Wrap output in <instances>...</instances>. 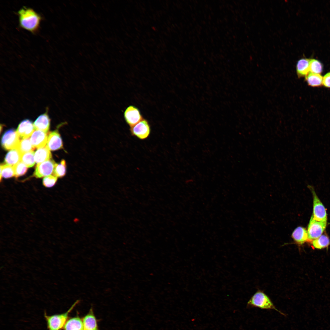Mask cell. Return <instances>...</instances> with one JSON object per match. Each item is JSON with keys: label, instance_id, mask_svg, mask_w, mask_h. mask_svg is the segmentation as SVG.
<instances>
[{"label": "cell", "instance_id": "1", "mask_svg": "<svg viewBox=\"0 0 330 330\" xmlns=\"http://www.w3.org/2000/svg\"><path fill=\"white\" fill-rule=\"evenodd\" d=\"M20 27L32 33L38 29L42 20L41 16L34 10L24 7L18 12Z\"/></svg>", "mask_w": 330, "mask_h": 330}, {"label": "cell", "instance_id": "2", "mask_svg": "<svg viewBox=\"0 0 330 330\" xmlns=\"http://www.w3.org/2000/svg\"><path fill=\"white\" fill-rule=\"evenodd\" d=\"M248 308H258L262 309L273 310L281 315L286 316L283 312L277 308L269 297L263 292L258 290L251 298L247 303Z\"/></svg>", "mask_w": 330, "mask_h": 330}, {"label": "cell", "instance_id": "3", "mask_svg": "<svg viewBox=\"0 0 330 330\" xmlns=\"http://www.w3.org/2000/svg\"><path fill=\"white\" fill-rule=\"evenodd\" d=\"M79 301V300H77L75 302L69 309L64 313L48 316L45 313L44 317L49 330H61L64 327L67 321L69 314Z\"/></svg>", "mask_w": 330, "mask_h": 330}, {"label": "cell", "instance_id": "4", "mask_svg": "<svg viewBox=\"0 0 330 330\" xmlns=\"http://www.w3.org/2000/svg\"><path fill=\"white\" fill-rule=\"evenodd\" d=\"M308 187L311 191L313 196L312 216L314 219L317 221L327 222V216L324 207L317 196L313 187L311 185H308Z\"/></svg>", "mask_w": 330, "mask_h": 330}, {"label": "cell", "instance_id": "5", "mask_svg": "<svg viewBox=\"0 0 330 330\" xmlns=\"http://www.w3.org/2000/svg\"><path fill=\"white\" fill-rule=\"evenodd\" d=\"M326 222L317 221L312 216L308 224L307 229L308 240L313 241L321 236L326 227Z\"/></svg>", "mask_w": 330, "mask_h": 330}, {"label": "cell", "instance_id": "6", "mask_svg": "<svg viewBox=\"0 0 330 330\" xmlns=\"http://www.w3.org/2000/svg\"><path fill=\"white\" fill-rule=\"evenodd\" d=\"M130 131L132 135L141 140L146 139L149 136L150 126L148 121L143 118L135 125L130 127Z\"/></svg>", "mask_w": 330, "mask_h": 330}, {"label": "cell", "instance_id": "7", "mask_svg": "<svg viewBox=\"0 0 330 330\" xmlns=\"http://www.w3.org/2000/svg\"><path fill=\"white\" fill-rule=\"evenodd\" d=\"M20 139L16 131L12 129L9 130L3 136L2 145L3 148L7 150L16 149L20 142Z\"/></svg>", "mask_w": 330, "mask_h": 330}, {"label": "cell", "instance_id": "8", "mask_svg": "<svg viewBox=\"0 0 330 330\" xmlns=\"http://www.w3.org/2000/svg\"><path fill=\"white\" fill-rule=\"evenodd\" d=\"M57 163L51 159L37 165L33 176L41 178L53 174Z\"/></svg>", "mask_w": 330, "mask_h": 330}, {"label": "cell", "instance_id": "9", "mask_svg": "<svg viewBox=\"0 0 330 330\" xmlns=\"http://www.w3.org/2000/svg\"><path fill=\"white\" fill-rule=\"evenodd\" d=\"M123 115L126 122L130 127L135 125L143 119L138 108L132 105L126 108Z\"/></svg>", "mask_w": 330, "mask_h": 330}, {"label": "cell", "instance_id": "10", "mask_svg": "<svg viewBox=\"0 0 330 330\" xmlns=\"http://www.w3.org/2000/svg\"><path fill=\"white\" fill-rule=\"evenodd\" d=\"M34 129L32 122L26 119L19 124L16 132L20 139H23L29 138L34 132Z\"/></svg>", "mask_w": 330, "mask_h": 330}, {"label": "cell", "instance_id": "11", "mask_svg": "<svg viewBox=\"0 0 330 330\" xmlns=\"http://www.w3.org/2000/svg\"><path fill=\"white\" fill-rule=\"evenodd\" d=\"M48 137L46 132L36 130L33 132L30 140L33 147L38 148L44 147L47 144Z\"/></svg>", "mask_w": 330, "mask_h": 330}, {"label": "cell", "instance_id": "12", "mask_svg": "<svg viewBox=\"0 0 330 330\" xmlns=\"http://www.w3.org/2000/svg\"><path fill=\"white\" fill-rule=\"evenodd\" d=\"M46 146L50 150L63 148V143L60 134L56 130L50 132L49 135Z\"/></svg>", "mask_w": 330, "mask_h": 330}, {"label": "cell", "instance_id": "13", "mask_svg": "<svg viewBox=\"0 0 330 330\" xmlns=\"http://www.w3.org/2000/svg\"><path fill=\"white\" fill-rule=\"evenodd\" d=\"M291 237L295 243L301 246L308 241V234L306 229L302 226L296 228L292 232Z\"/></svg>", "mask_w": 330, "mask_h": 330}, {"label": "cell", "instance_id": "14", "mask_svg": "<svg viewBox=\"0 0 330 330\" xmlns=\"http://www.w3.org/2000/svg\"><path fill=\"white\" fill-rule=\"evenodd\" d=\"M50 120L47 112L40 115L33 123L35 129L47 132L50 126Z\"/></svg>", "mask_w": 330, "mask_h": 330}, {"label": "cell", "instance_id": "15", "mask_svg": "<svg viewBox=\"0 0 330 330\" xmlns=\"http://www.w3.org/2000/svg\"><path fill=\"white\" fill-rule=\"evenodd\" d=\"M83 330H98L97 320L92 309L83 318Z\"/></svg>", "mask_w": 330, "mask_h": 330}, {"label": "cell", "instance_id": "16", "mask_svg": "<svg viewBox=\"0 0 330 330\" xmlns=\"http://www.w3.org/2000/svg\"><path fill=\"white\" fill-rule=\"evenodd\" d=\"M310 60L302 58L298 61L296 65V70L298 77H306L310 73Z\"/></svg>", "mask_w": 330, "mask_h": 330}, {"label": "cell", "instance_id": "17", "mask_svg": "<svg viewBox=\"0 0 330 330\" xmlns=\"http://www.w3.org/2000/svg\"><path fill=\"white\" fill-rule=\"evenodd\" d=\"M51 157L50 150L46 146L43 148H38L35 153V161L38 164L50 160Z\"/></svg>", "mask_w": 330, "mask_h": 330}, {"label": "cell", "instance_id": "18", "mask_svg": "<svg viewBox=\"0 0 330 330\" xmlns=\"http://www.w3.org/2000/svg\"><path fill=\"white\" fill-rule=\"evenodd\" d=\"M64 330H83L82 321L78 317L72 318L66 322Z\"/></svg>", "mask_w": 330, "mask_h": 330}, {"label": "cell", "instance_id": "19", "mask_svg": "<svg viewBox=\"0 0 330 330\" xmlns=\"http://www.w3.org/2000/svg\"><path fill=\"white\" fill-rule=\"evenodd\" d=\"M21 156L16 149H13L6 155L5 161L7 164L14 166L20 162Z\"/></svg>", "mask_w": 330, "mask_h": 330}, {"label": "cell", "instance_id": "20", "mask_svg": "<svg viewBox=\"0 0 330 330\" xmlns=\"http://www.w3.org/2000/svg\"><path fill=\"white\" fill-rule=\"evenodd\" d=\"M322 77L320 74L310 72L306 77L308 85L313 87H318L323 85Z\"/></svg>", "mask_w": 330, "mask_h": 330}, {"label": "cell", "instance_id": "21", "mask_svg": "<svg viewBox=\"0 0 330 330\" xmlns=\"http://www.w3.org/2000/svg\"><path fill=\"white\" fill-rule=\"evenodd\" d=\"M313 247L316 249H321L327 248L330 244V240L326 235H322L312 241Z\"/></svg>", "mask_w": 330, "mask_h": 330}, {"label": "cell", "instance_id": "22", "mask_svg": "<svg viewBox=\"0 0 330 330\" xmlns=\"http://www.w3.org/2000/svg\"><path fill=\"white\" fill-rule=\"evenodd\" d=\"M35 148L32 146L29 138L21 139L16 149L21 155L33 151Z\"/></svg>", "mask_w": 330, "mask_h": 330}, {"label": "cell", "instance_id": "23", "mask_svg": "<svg viewBox=\"0 0 330 330\" xmlns=\"http://www.w3.org/2000/svg\"><path fill=\"white\" fill-rule=\"evenodd\" d=\"M15 176L14 167L8 164H1L0 165V180L2 177L7 178Z\"/></svg>", "mask_w": 330, "mask_h": 330}, {"label": "cell", "instance_id": "24", "mask_svg": "<svg viewBox=\"0 0 330 330\" xmlns=\"http://www.w3.org/2000/svg\"><path fill=\"white\" fill-rule=\"evenodd\" d=\"M35 152L33 151L24 153L21 155L20 162L28 167H33L35 164Z\"/></svg>", "mask_w": 330, "mask_h": 330}, {"label": "cell", "instance_id": "25", "mask_svg": "<svg viewBox=\"0 0 330 330\" xmlns=\"http://www.w3.org/2000/svg\"><path fill=\"white\" fill-rule=\"evenodd\" d=\"M66 172V161L62 159L59 164H56L53 174L57 177L61 178L65 175Z\"/></svg>", "mask_w": 330, "mask_h": 330}, {"label": "cell", "instance_id": "26", "mask_svg": "<svg viewBox=\"0 0 330 330\" xmlns=\"http://www.w3.org/2000/svg\"><path fill=\"white\" fill-rule=\"evenodd\" d=\"M323 65L318 60L315 59L310 60V72L320 74L323 72Z\"/></svg>", "mask_w": 330, "mask_h": 330}, {"label": "cell", "instance_id": "27", "mask_svg": "<svg viewBox=\"0 0 330 330\" xmlns=\"http://www.w3.org/2000/svg\"><path fill=\"white\" fill-rule=\"evenodd\" d=\"M13 167L15 170V176L16 178L24 175L28 170V167L21 162Z\"/></svg>", "mask_w": 330, "mask_h": 330}, {"label": "cell", "instance_id": "28", "mask_svg": "<svg viewBox=\"0 0 330 330\" xmlns=\"http://www.w3.org/2000/svg\"><path fill=\"white\" fill-rule=\"evenodd\" d=\"M57 179V177L53 175L47 176L43 179V184L46 187H51L55 185Z\"/></svg>", "mask_w": 330, "mask_h": 330}, {"label": "cell", "instance_id": "29", "mask_svg": "<svg viewBox=\"0 0 330 330\" xmlns=\"http://www.w3.org/2000/svg\"><path fill=\"white\" fill-rule=\"evenodd\" d=\"M323 85L325 87L330 88V72L323 77Z\"/></svg>", "mask_w": 330, "mask_h": 330}]
</instances>
